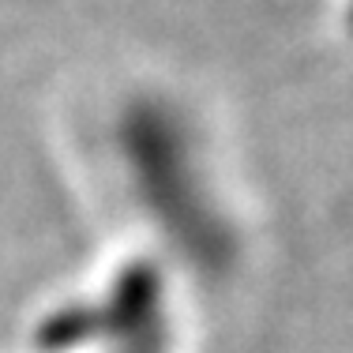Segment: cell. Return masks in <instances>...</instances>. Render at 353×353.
<instances>
[{"instance_id":"6da1fadb","label":"cell","mask_w":353,"mask_h":353,"mask_svg":"<svg viewBox=\"0 0 353 353\" xmlns=\"http://www.w3.org/2000/svg\"><path fill=\"white\" fill-rule=\"evenodd\" d=\"M342 15H346V27H350V34H353V0H342Z\"/></svg>"}]
</instances>
